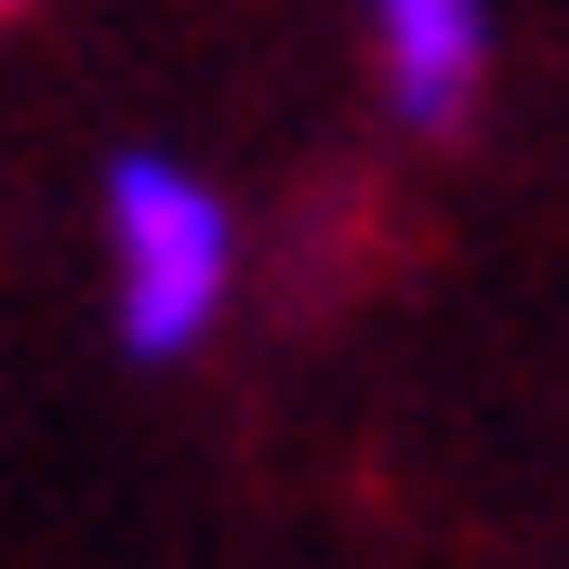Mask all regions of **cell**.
Segmentation results:
<instances>
[{
  "label": "cell",
  "mask_w": 569,
  "mask_h": 569,
  "mask_svg": "<svg viewBox=\"0 0 569 569\" xmlns=\"http://www.w3.org/2000/svg\"><path fill=\"white\" fill-rule=\"evenodd\" d=\"M107 305H120V345L133 358H199L239 305V212L212 172L120 146L107 159Z\"/></svg>",
  "instance_id": "cell-1"
},
{
  "label": "cell",
  "mask_w": 569,
  "mask_h": 569,
  "mask_svg": "<svg viewBox=\"0 0 569 569\" xmlns=\"http://www.w3.org/2000/svg\"><path fill=\"white\" fill-rule=\"evenodd\" d=\"M358 13H371L385 107L411 133H463L490 93V0H358Z\"/></svg>",
  "instance_id": "cell-2"
},
{
  "label": "cell",
  "mask_w": 569,
  "mask_h": 569,
  "mask_svg": "<svg viewBox=\"0 0 569 569\" xmlns=\"http://www.w3.org/2000/svg\"><path fill=\"white\" fill-rule=\"evenodd\" d=\"M0 13H27V0H0Z\"/></svg>",
  "instance_id": "cell-3"
}]
</instances>
